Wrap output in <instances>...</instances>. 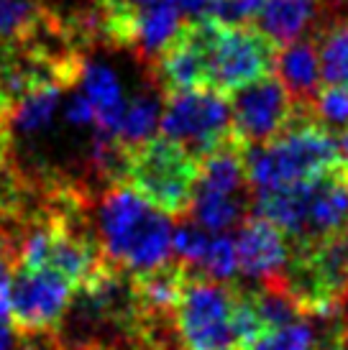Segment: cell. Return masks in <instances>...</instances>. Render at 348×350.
I'll list each match as a JSON object with an SVG mask.
<instances>
[{
    "label": "cell",
    "mask_w": 348,
    "mask_h": 350,
    "mask_svg": "<svg viewBox=\"0 0 348 350\" xmlns=\"http://www.w3.org/2000/svg\"><path fill=\"white\" fill-rule=\"evenodd\" d=\"M95 235L105 258L126 273H144L172 258L166 213L121 182L105 185L97 200Z\"/></svg>",
    "instance_id": "cell-1"
},
{
    "label": "cell",
    "mask_w": 348,
    "mask_h": 350,
    "mask_svg": "<svg viewBox=\"0 0 348 350\" xmlns=\"http://www.w3.org/2000/svg\"><path fill=\"white\" fill-rule=\"evenodd\" d=\"M256 215L282 228L292 245L318 243L348 230V172L343 161L315 179L253 200Z\"/></svg>",
    "instance_id": "cell-2"
},
{
    "label": "cell",
    "mask_w": 348,
    "mask_h": 350,
    "mask_svg": "<svg viewBox=\"0 0 348 350\" xmlns=\"http://www.w3.org/2000/svg\"><path fill=\"white\" fill-rule=\"evenodd\" d=\"M338 161V138L312 116H297L269 144L246 148V172L253 200L315 179Z\"/></svg>",
    "instance_id": "cell-3"
},
{
    "label": "cell",
    "mask_w": 348,
    "mask_h": 350,
    "mask_svg": "<svg viewBox=\"0 0 348 350\" xmlns=\"http://www.w3.org/2000/svg\"><path fill=\"white\" fill-rule=\"evenodd\" d=\"M200 161L166 136H151L138 144H123L118 182L149 200L162 213L184 217L190 213Z\"/></svg>",
    "instance_id": "cell-4"
},
{
    "label": "cell",
    "mask_w": 348,
    "mask_h": 350,
    "mask_svg": "<svg viewBox=\"0 0 348 350\" xmlns=\"http://www.w3.org/2000/svg\"><path fill=\"white\" fill-rule=\"evenodd\" d=\"M238 282H218L190 266L174 307L172 325L179 350H236Z\"/></svg>",
    "instance_id": "cell-5"
},
{
    "label": "cell",
    "mask_w": 348,
    "mask_h": 350,
    "mask_svg": "<svg viewBox=\"0 0 348 350\" xmlns=\"http://www.w3.org/2000/svg\"><path fill=\"white\" fill-rule=\"evenodd\" d=\"M205 21V67L208 90L231 95L233 90L266 77L279 46L253 23L228 26L215 18Z\"/></svg>",
    "instance_id": "cell-6"
},
{
    "label": "cell",
    "mask_w": 348,
    "mask_h": 350,
    "mask_svg": "<svg viewBox=\"0 0 348 350\" xmlns=\"http://www.w3.org/2000/svg\"><path fill=\"white\" fill-rule=\"evenodd\" d=\"M162 136L177 141L203 161L205 156L231 141V107L225 95L215 90H182L164 95Z\"/></svg>",
    "instance_id": "cell-7"
},
{
    "label": "cell",
    "mask_w": 348,
    "mask_h": 350,
    "mask_svg": "<svg viewBox=\"0 0 348 350\" xmlns=\"http://www.w3.org/2000/svg\"><path fill=\"white\" fill-rule=\"evenodd\" d=\"M77 286L47 266H16L8 289V322L16 335L57 330Z\"/></svg>",
    "instance_id": "cell-8"
},
{
    "label": "cell",
    "mask_w": 348,
    "mask_h": 350,
    "mask_svg": "<svg viewBox=\"0 0 348 350\" xmlns=\"http://www.w3.org/2000/svg\"><path fill=\"white\" fill-rule=\"evenodd\" d=\"M228 107H231V138L243 148L269 144L295 118L302 116L284 85L271 75L233 90L228 95Z\"/></svg>",
    "instance_id": "cell-9"
},
{
    "label": "cell",
    "mask_w": 348,
    "mask_h": 350,
    "mask_svg": "<svg viewBox=\"0 0 348 350\" xmlns=\"http://www.w3.org/2000/svg\"><path fill=\"white\" fill-rule=\"evenodd\" d=\"M233 241L238 273H243L251 284L277 282L284 276L292 261V241L271 220L256 213L249 215L238 225V235Z\"/></svg>",
    "instance_id": "cell-10"
},
{
    "label": "cell",
    "mask_w": 348,
    "mask_h": 350,
    "mask_svg": "<svg viewBox=\"0 0 348 350\" xmlns=\"http://www.w3.org/2000/svg\"><path fill=\"white\" fill-rule=\"evenodd\" d=\"M274 69H277V79L290 92L297 110L302 116H310L312 103L320 92V79H323L315 33H308V36L282 46L274 59Z\"/></svg>",
    "instance_id": "cell-11"
},
{
    "label": "cell",
    "mask_w": 348,
    "mask_h": 350,
    "mask_svg": "<svg viewBox=\"0 0 348 350\" xmlns=\"http://www.w3.org/2000/svg\"><path fill=\"white\" fill-rule=\"evenodd\" d=\"M323 21V10L312 0H261L253 16V26L264 31L277 46L308 36Z\"/></svg>",
    "instance_id": "cell-12"
},
{
    "label": "cell",
    "mask_w": 348,
    "mask_h": 350,
    "mask_svg": "<svg viewBox=\"0 0 348 350\" xmlns=\"http://www.w3.org/2000/svg\"><path fill=\"white\" fill-rule=\"evenodd\" d=\"M330 330H333V314L328 317L305 314L287 325L261 330L238 350H333Z\"/></svg>",
    "instance_id": "cell-13"
},
{
    "label": "cell",
    "mask_w": 348,
    "mask_h": 350,
    "mask_svg": "<svg viewBox=\"0 0 348 350\" xmlns=\"http://www.w3.org/2000/svg\"><path fill=\"white\" fill-rule=\"evenodd\" d=\"M82 88H85V98L95 107V126L108 136H118L123 116H126V103L121 95L116 75L103 64H92L87 62L85 72H82Z\"/></svg>",
    "instance_id": "cell-14"
},
{
    "label": "cell",
    "mask_w": 348,
    "mask_h": 350,
    "mask_svg": "<svg viewBox=\"0 0 348 350\" xmlns=\"http://www.w3.org/2000/svg\"><path fill=\"white\" fill-rule=\"evenodd\" d=\"M312 33L318 41L323 82L325 85H348V13L323 18Z\"/></svg>",
    "instance_id": "cell-15"
},
{
    "label": "cell",
    "mask_w": 348,
    "mask_h": 350,
    "mask_svg": "<svg viewBox=\"0 0 348 350\" xmlns=\"http://www.w3.org/2000/svg\"><path fill=\"white\" fill-rule=\"evenodd\" d=\"M47 18L49 8L39 0H0V46L34 36Z\"/></svg>",
    "instance_id": "cell-16"
},
{
    "label": "cell",
    "mask_w": 348,
    "mask_h": 350,
    "mask_svg": "<svg viewBox=\"0 0 348 350\" xmlns=\"http://www.w3.org/2000/svg\"><path fill=\"white\" fill-rule=\"evenodd\" d=\"M62 92L64 90L59 88H41L34 90L31 95H26L10 113V131H21V133H39V131H44L51 123L54 113H57Z\"/></svg>",
    "instance_id": "cell-17"
},
{
    "label": "cell",
    "mask_w": 348,
    "mask_h": 350,
    "mask_svg": "<svg viewBox=\"0 0 348 350\" xmlns=\"http://www.w3.org/2000/svg\"><path fill=\"white\" fill-rule=\"evenodd\" d=\"M159 98H162L159 92L156 95H138L126 107V116H123L121 131L116 136L121 144H138V141L154 136L156 126L162 120V105H164V103H159Z\"/></svg>",
    "instance_id": "cell-18"
},
{
    "label": "cell",
    "mask_w": 348,
    "mask_h": 350,
    "mask_svg": "<svg viewBox=\"0 0 348 350\" xmlns=\"http://www.w3.org/2000/svg\"><path fill=\"white\" fill-rule=\"evenodd\" d=\"M310 116L333 133H343L348 128V85H325L320 88L312 103Z\"/></svg>",
    "instance_id": "cell-19"
},
{
    "label": "cell",
    "mask_w": 348,
    "mask_h": 350,
    "mask_svg": "<svg viewBox=\"0 0 348 350\" xmlns=\"http://www.w3.org/2000/svg\"><path fill=\"white\" fill-rule=\"evenodd\" d=\"M18 266V243L10 225L0 223V312L8 314V289L10 276Z\"/></svg>",
    "instance_id": "cell-20"
},
{
    "label": "cell",
    "mask_w": 348,
    "mask_h": 350,
    "mask_svg": "<svg viewBox=\"0 0 348 350\" xmlns=\"http://www.w3.org/2000/svg\"><path fill=\"white\" fill-rule=\"evenodd\" d=\"M13 350H67L57 330L31 332V335H16Z\"/></svg>",
    "instance_id": "cell-21"
},
{
    "label": "cell",
    "mask_w": 348,
    "mask_h": 350,
    "mask_svg": "<svg viewBox=\"0 0 348 350\" xmlns=\"http://www.w3.org/2000/svg\"><path fill=\"white\" fill-rule=\"evenodd\" d=\"M333 350H348V286L340 294L336 312H333Z\"/></svg>",
    "instance_id": "cell-22"
},
{
    "label": "cell",
    "mask_w": 348,
    "mask_h": 350,
    "mask_svg": "<svg viewBox=\"0 0 348 350\" xmlns=\"http://www.w3.org/2000/svg\"><path fill=\"white\" fill-rule=\"evenodd\" d=\"M67 120L75 126H87V123H95V107L87 98H75L67 105Z\"/></svg>",
    "instance_id": "cell-23"
},
{
    "label": "cell",
    "mask_w": 348,
    "mask_h": 350,
    "mask_svg": "<svg viewBox=\"0 0 348 350\" xmlns=\"http://www.w3.org/2000/svg\"><path fill=\"white\" fill-rule=\"evenodd\" d=\"M312 3H318V5H320V10H323V18L348 13V0H312Z\"/></svg>",
    "instance_id": "cell-24"
},
{
    "label": "cell",
    "mask_w": 348,
    "mask_h": 350,
    "mask_svg": "<svg viewBox=\"0 0 348 350\" xmlns=\"http://www.w3.org/2000/svg\"><path fill=\"white\" fill-rule=\"evenodd\" d=\"M338 148H340V161H343V166H346L348 172V128L343 133H338Z\"/></svg>",
    "instance_id": "cell-25"
},
{
    "label": "cell",
    "mask_w": 348,
    "mask_h": 350,
    "mask_svg": "<svg viewBox=\"0 0 348 350\" xmlns=\"http://www.w3.org/2000/svg\"><path fill=\"white\" fill-rule=\"evenodd\" d=\"M39 3L41 5H47L49 10H54L59 5V0H39ZM64 3H72V0H64Z\"/></svg>",
    "instance_id": "cell-26"
}]
</instances>
